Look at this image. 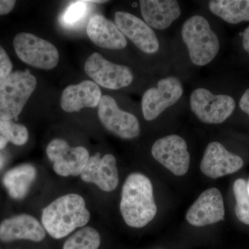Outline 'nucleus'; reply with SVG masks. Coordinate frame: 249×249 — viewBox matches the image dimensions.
<instances>
[{"instance_id":"20e7f679","label":"nucleus","mask_w":249,"mask_h":249,"mask_svg":"<svg viewBox=\"0 0 249 249\" xmlns=\"http://www.w3.org/2000/svg\"><path fill=\"white\" fill-rule=\"evenodd\" d=\"M37 85L29 70L16 71L0 85V119L17 120Z\"/></svg>"},{"instance_id":"412c9836","label":"nucleus","mask_w":249,"mask_h":249,"mask_svg":"<svg viewBox=\"0 0 249 249\" xmlns=\"http://www.w3.org/2000/svg\"><path fill=\"white\" fill-rule=\"evenodd\" d=\"M210 11L229 24L249 21V0H212Z\"/></svg>"},{"instance_id":"bb28decb","label":"nucleus","mask_w":249,"mask_h":249,"mask_svg":"<svg viewBox=\"0 0 249 249\" xmlns=\"http://www.w3.org/2000/svg\"><path fill=\"white\" fill-rule=\"evenodd\" d=\"M16 3L14 0H0V16L9 14L14 9Z\"/></svg>"},{"instance_id":"f257e3e1","label":"nucleus","mask_w":249,"mask_h":249,"mask_svg":"<svg viewBox=\"0 0 249 249\" xmlns=\"http://www.w3.org/2000/svg\"><path fill=\"white\" fill-rule=\"evenodd\" d=\"M121 214L130 227H145L157 213L151 181L141 173L129 175L123 186Z\"/></svg>"},{"instance_id":"6e6552de","label":"nucleus","mask_w":249,"mask_h":249,"mask_svg":"<svg viewBox=\"0 0 249 249\" xmlns=\"http://www.w3.org/2000/svg\"><path fill=\"white\" fill-rule=\"evenodd\" d=\"M85 71L96 85L109 89L125 88L134 80L133 73L128 67L108 61L98 53L88 58Z\"/></svg>"},{"instance_id":"aec40b11","label":"nucleus","mask_w":249,"mask_h":249,"mask_svg":"<svg viewBox=\"0 0 249 249\" xmlns=\"http://www.w3.org/2000/svg\"><path fill=\"white\" fill-rule=\"evenodd\" d=\"M36 178V170L33 165H21L5 174L3 183L11 197L20 199L27 196Z\"/></svg>"},{"instance_id":"2eb2a0df","label":"nucleus","mask_w":249,"mask_h":249,"mask_svg":"<svg viewBox=\"0 0 249 249\" xmlns=\"http://www.w3.org/2000/svg\"><path fill=\"white\" fill-rule=\"evenodd\" d=\"M80 177L85 182L94 183L103 191H114L119 182L115 157L110 154L103 157L96 154L90 157Z\"/></svg>"},{"instance_id":"7c9ffc66","label":"nucleus","mask_w":249,"mask_h":249,"mask_svg":"<svg viewBox=\"0 0 249 249\" xmlns=\"http://www.w3.org/2000/svg\"><path fill=\"white\" fill-rule=\"evenodd\" d=\"M247 189H248L249 194V180L248 182H247Z\"/></svg>"},{"instance_id":"4be33fe9","label":"nucleus","mask_w":249,"mask_h":249,"mask_svg":"<svg viewBox=\"0 0 249 249\" xmlns=\"http://www.w3.org/2000/svg\"><path fill=\"white\" fill-rule=\"evenodd\" d=\"M29 139V132L25 126L12 121L0 119V150L11 142L16 145H23Z\"/></svg>"},{"instance_id":"7ed1b4c3","label":"nucleus","mask_w":249,"mask_h":249,"mask_svg":"<svg viewBox=\"0 0 249 249\" xmlns=\"http://www.w3.org/2000/svg\"><path fill=\"white\" fill-rule=\"evenodd\" d=\"M181 37L193 65L203 67L216 58L220 44L209 21L200 15H195L183 23Z\"/></svg>"},{"instance_id":"dca6fc26","label":"nucleus","mask_w":249,"mask_h":249,"mask_svg":"<svg viewBox=\"0 0 249 249\" xmlns=\"http://www.w3.org/2000/svg\"><path fill=\"white\" fill-rule=\"evenodd\" d=\"M45 237L43 226L29 214H19L4 219L0 224V240L3 242L16 240L40 242Z\"/></svg>"},{"instance_id":"423d86ee","label":"nucleus","mask_w":249,"mask_h":249,"mask_svg":"<svg viewBox=\"0 0 249 249\" xmlns=\"http://www.w3.org/2000/svg\"><path fill=\"white\" fill-rule=\"evenodd\" d=\"M14 47L18 58L31 66L52 70L58 65L59 53L55 46L34 34H18L14 38Z\"/></svg>"},{"instance_id":"c85d7f7f","label":"nucleus","mask_w":249,"mask_h":249,"mask_svg":"<svg viewBox=\"0 0 249 249\" xmlns=\"http://www.w3.org/2000/svg\"><path fill=\"white\" fill-rule=\"evenodd\" d=\"M242 45L244 49L249 55V26L244 31L242 35Z\"/></svg>"},{"instance_id":"39448f33","label":"nucleus","mask_w":249,"mask_h":249,"mask_svg":"<svg viewBox=\"0 0 249 249\" xmlns=\"http://www.w3.org/2000/svg\"><path fill=\"white\" fill-rule=\"evenodd\" d=\"M190 106L195 116L206 124H220L227 120L235 109L231 96L214 94L204 88L193 90L190 96Z\"/></svg>"},{"instance_id":"0eeeda50","label":"nucleus","mask_w":249,"mask_h":249,"mask_svg":"<svg viewBox=\"0 0 249 249\" xmlns=\"http://www.w3.org/2000/svg\"><path fill=\"white\" fill-rule=\"evenodd\" d=\"M183 94L182 82L176 76L159 80L157 87L150 88L142 97V111L145 120L157 119L168 107L179 101Z\"/></svg>"},{"instance_id":"9b49d317","label":"nucleus","mask_w":249,"mask_h":249,"mask_svg":"<svg viewBox=\"0 0 249 249\" xmlns=\"http://www.w3.org/2000/svg\"><path fill=\"white\" fill-rule=\"evenodd\" d=\"M47 155L53 169L60 176H78L85 169L89 154L84 147H71L62 139H54L47 147Z\"/></svg>"},{"instance_id":"ddd939ff","label":"nucleus","mask_w":249,"mask_h":249,"mask_svg":"<svg viewBox=\"0 0 249 249\" xmlns=\"http://www.w3.org/2000/svg\"><path fill=\"white\" fill-rule=\"evenodd\" d=\"M225 207L221 192L211 188L203 192L186 213V220L194 227H202L224 220Z\"/></svg>"},{"instance_id":"393cba45","label":"nucleus","mask_w":249,"mask_h":249,"mask_svg":"<svg viewBox=\"0 0 249 249\" xmlns=\"http://www.w3.org/2000/svg\"><path fill=\"white\" fill-rule=\"evenodd\" d=\"M233 193L236 199V216L241 222L249 225V194L247 182L244 178H238L234 182Z\"/></svg>"},{"instance_id":"5701e85b","label":"nucleus","mask_w":249,"mask_h":249,"mask_svg":"<svg viewBox=\"0 0 249 249\" xmlns=\"http://www.w3.org/2000/svg\"><path fill=\"white\" fill-rule=\"evenodd\" d=\"M101 237L96 229L85 227L80 229L68 239L63 249H98Z\"/></svg>"},{"instance_id":"f8f14e48","label":"nucleus","mask_w":249,"mask_h":249,"mask_svg":"<svg viewBox=\"0 0 249 249\" xmlns=\"http://www.w3.org/2000/svg\"><path fill=\"white\" fill-rule=\"evenodd\" d=\"M114 23L124 37L137 46L143 53L155 54L160 50V41L151 27L133 14L118 11Z\"/></svg>"},{"instance_id":"f03ea898","label":"nucleus","mask_w":249,"mask_h":249,"mask_svg":"<svg viewBox=\"0 0 249 249\" xmlns=\"http://www.w3.org/2000/svg\"><path fill=\"white\" fill-rule=\"evenodd\" d=\"M89 219L85 199L76 194L60 196L47 206L42 214L44 229L55 239L62 238L77 228L84 227Z\"/></svg>"},{"instance_id":"6ab92c4d","label":"nucleus","mask_w":249,"mask_h":249,"mask_svg":"<svg viewBox=\"0 0 249 249\" xmlns=\"http://www.w3.org/2000/svg\"><path fill=\"white\" fill-rule=\"evenodd\" d=\"M102 98L101 89L96 83L85 80L78 85H70L64 90L60 105L67 112H74L85 107H96Z\"/></svg>"},{"instance_id":"a878e982","label":"nucleus","mask_w":249,"mask_h":249,"mask_svg":"<svg viewBox=\"0 0 249 249\" xmlns=\"http://www.w3.org/2000/svg\"><path fill=\"white\" fill-rule=\"evenodd\" d=\"M13 64L11 59L2 47L0 46V85L11 74Z\"/></svg>"},{"instance_id":"a211bd4d","label":"nucleus","mask_w":249,"mask_h":249,"mask_svg":"<svg viewBox=\"0 0 249 249\" xmlns=\"http://www.w3.org/2000/svg\"><path fill=\"white\" fill-rule=\"evenodd\" d=\"M87 33L90 40L101 48L119 50L127 46V40L115 23L103 16L95 14L89 19Z\"/></svg>"},{"instance_id":"1a4fd4ad","label":"nucleus","mask_w":249,"mask_h":249,"mask_svg":"<svg viewBox=\"0 0 249 249\" xmlns=\"http://www.w3.org/2000/svg\"><path fill=\"white\" fill-rule=\"evenodd\" d=\"M98 114L105 128L121 139L137 138L140 134V124L137 118L121 109L110 96H102L98 105Z\"/></svg>"},{"instance_id":"c756f323","label":"nucleus","mask_w":249,"mask_h":249,"mask_svg":"<svg viewBox=\"0 0 249 249\" xmlns=\"http://www.w3.org/2000/svg\"><path fill=\"white\" fill-rule=\"evenodd\" d=\"M4 156L0 154V170L2 168V167L4 166Z\"/></svg>"},{"instance_id":"f3484780","label":"nucleus","mask_w":249,"mask_h":249,"mask_svg":"<svg viewBox=\"0 0 249 249\" xmlns=\"http://www.w3.org/2000/svg\"><path fill=\"white\" fill-rule=\"evenodd\" d=\"M144 22L157 30H164L181 16V9L175 0H141Z\"/></svg>"},{"instance_id":"b1692460","label":"nucleus","mask_w":249,"mask_h":249,"mask_svg":"<svg viewBox=\"0 0 249 249\" xmlns=\"http://www.w3.org/2000/svg\"><path fill=\"white\" fill-rule=\"evenodd\" d=\"M89 1H77L72 3L60 18L62 27L71 29L78 27L85 20L90 11Z\"/></svg>"},{"instance_id":"cd10ccee","label":"nucleus","mask_w":249,"mask_h":249,"mask_svg":"<svg viewBox=\"0 0 249 249\" xmlns=\"http://www.w3.org/2000/svg\"><path fill=\"white\" fill-rule=\"evenodd\" d=\"M240 109L249 116V89L246 90L239 103Z\"/></svg>"},{"instance_id":"4468645a","label":"nucleus","mask_w":249,"mask_h":249,"mask_svg":"<svg viewBox=\"0 0 249 249\" xmlns=\"http://www.w3.org/2000/svg\"><path fill=\"white\" fill-rule=\"evenodd\" d=\"M243 165L240 157L228 151L220 142H213L206 147L200 169L208 178H218L236 173Z\"/></svg>"},{"instance_id":"9d476101","label":"nucleus","mask_w":249,"mask_h":249,"mask_svg":"<svg viewBox=\"0 0 249 249\" xmlns=\"http://www.w3.org/2000/svg\"><path fill=\"white\" fill-rule=\"evenodd\" d=\"M152 155L156 160L176 176H183L189 169L191 157L186 141L176 134L162 137L154 142Z\"/></svg>"}]
</instances>
